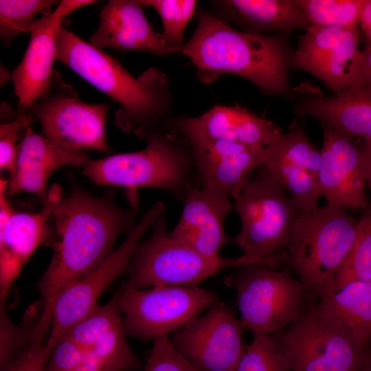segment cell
Returning <instances> with one entry per match:
<instances>
[{
    "label": "cell",
    "mask_w": 371,
    "mask_h": 371,
    "mask_svg": "<svg viewBox=\"0 0 371 371\" xmlns=\"http://www.w3.org/2000/svg\"><path fill=\"white\" fill-rule=\"evenodd\" d=\"M135 209L124 210L112 191L96 196L73 183L49 219L45 244L52 260L38 283L43 301L40 319L51 323L54 304L70 284L98 268L115 250L121 234L137 221Z\"/></svg>",
    "instance_id": "6da1fadb"
},
{
    "label": "cell",
    "mask_w": 371,
    "mask_h": 371,
    "mask_svg": "<svg viewBox=\"0 0 371 371\" xmlns=\"http://www.w3.org/2000/svg\"><path fill=\"white\" fill-rule=\"evenodd\" d=\"M197 25L181 52L196 69L199 80L210 84L221 75L250 81L267 94L290 92L291 52L289 33L254 34L234 29L204 9L196 13Z\"/></svg>",
    "instance_id": "7a4b0ae2"
},
{
    "label": "cell",
    "mask_w": 371,
    "mask_h": 371,
    "mask_svg": "<svg viewBox=\"0 0 371 371\" xmlns=\"http://www.w3.org/2000/svg\"><path fill=\"white\" fill-rule=\"evenodd\" d=\"M57 59L120 105L115 124L126 133L167 118L171 93L167 75L150 67L137 78L115 58L61 28Z\"/></svg>",
    "instance_id": "3957f363"
},
{
    "label": "cell",
    "mask_w": 371,
    "mask_h": 371,
    "mask_svg": "<svg viewBox=\"0 0 371 371\" xmlns=\"http://www.w3.org/2000/svg\"><path fill=\"white\" fill-rule=\"evenodd\" d=\"M133 133L146 141L143 150L89 159L82 174L98 186L157 188L182 202L188 188L200 184L188 140L168 134L159 123Z\"/></svg>",
    "instance_id": "277c9868"
},
{
    "label": "cell",
    "mask_w": 371,
    "mask_h": 371,
    "mask_svg": "<svg viewBox=\"0 0 371 371\" xmlns=\"http://www.w3.org/2000/svg\"><path fill=\"white\" fill-rule=\"evenodd\" d=\"M358 220L328 205L297 214L286 253L288 269L319 300L335 291V278L350 251Z\"/></svg>",
    "instance_id": "5b68a950"
},
{
    "label": "cell",
    "mask_w": 371,
    "mask_h": 371,
    "mask_svg": "<svg viewBox=\"0 0 371 371\" xmlns=\"http://www.w3.org/2000/svg\"><path fill=\"white\" fill-rule=\"evenodd\" d=\"M151 235L141 241L126 273L124 290L161 286H198L207 278L226 269L249 263H265L279 268L283 255L256 258L208 257L172 238L167 231L165 216L153 225Z\"/></svg>",
    "instance_id": "8992f818"
},
{
    "label": "cell",
    "mask_w": 371,
    "mask_h": 371,
    "mask_svg": "<svg viewBox=\"0 0 371 371\" xmlns=\"http://www.w3.org/2000/svg\"><path fill=\"white\" fill-rule=\"evenodd\" d=\"M292 371H362L369 348L324 313L312 295L297 318L272 335Z\"/></svg>",
    "instance_id": "52a82bcc"
},
{
    "label": "cell",
    "mask_w": 371,
    "mask_h": 371,
    "mask_svg": "<svg viewBox=\"0 0 371 371\" xmlns=\"http://www.w3.org/2000/svg\"><path fill=\"white\" fill-rule=\"evenodd\" d=\"M232 269L224 283L236 291L239 318L252 334L273 335L283 330L313 295L288 268L249 263Z\"/></svg>",
    "instance_id": "ba28073f"
},
{
    "label": "cell",
    "mask_w": 371,
    "mask_h": 371,
    "mask_svg": "<svg viewBox=\"0 0 371 371\" xmlns=\"http://www.w3.org/2000/svg\"><path fill=\"white\" fill-rule=\"evenodd\" d=\"M233 199L241 222L233 243L244 255L271 258L287 249L297 213L284 190L264 168Z\"/></svg>",
    "instance_id": "9c48e42d"
},
{
    "label": "cell",
    "mask_w": 371,
    "mask_h": 371,
    "mask_svg": "<svg viewBox=\"0 0 371 371\" xmlns=\"http://www.w3.org/2000/svg\"><path fill=\"white\" fill-rule=\"evenodd\" d=\"M119 289L124 330L142 341L169 337L218 302L214 292L199 286Z\"/></svg>",
    "instance_id": "30bf717a"
},
{
    "label": "cell",
    "mask_w": 371,
    "mask_h": 371,
    "mask_svg": "<svg viewBox=\"0 0 371 371\" xmlns=\"http://www.w3.org/2000/svg\"><path fill=\"white\" fill-rule=\"evenodd\" d=\"M110 107L79 99L78 91L55 69L49 89L28 112L39 122L43 135L62 148L109 154L105 126Z\"/></svg>",
    "instance_id": "8fae6325"
},
{
    "label": "cell",
    "mask_w": 371,
    "mask_h": 371,
    "mask_svg": "<svg viewBox=\"0 0 371 371\" xmlns=\"http://www.w3.org/2000/svg\"><path fill=\"white\" fill-rule=\"evenodd\" d=\"M165 212L164 203H154L127 234L121 245L98 268L70 284L59 294L52 308L47 344L54 347L72 327L99 306L102 293L117 278L126 274L142 238Z\"/></svg>",
    "instance_id": "7c38bea8"
},
{
    "label": "cell",
    "mask_w": 371,
    "mask_h": 371,
    "mask_svg": "<svg viewBox=\"0 0 371 371\" xmlns=\"http://www.w3.org/2000/svg\"><path fill=\"white\" fill-rule=\"evenodd\" d=\"M244 330L234 311L217 302L169 339L196 371H235L246 347Z\"/></svg>",
    "instance_id": "4fadbf2b"
},
{
    "label": "cell",
    "mask_w": 371,
    "mask_h": 371,
    "mask_svg": "<svg viewBox=\"0 0 371 371\" xmlns=\"http://www.w3.org/2000/svg\"><path fill=\"white\" fill-rule=\"evenodd\" d=\"M361 59L358 29L311 25L292 52L291 63L336 93L359 85Z\"/></svg>",
    "instance_id": "5bb4252c"
},
{
    "label": "cell",
    "mask_w": 371,
    "mask_h": 371,
    "mask_svg": "<svg viewBox=\"0 0 371 371\" xmlns=\"http://www.w3.org/2000/svg\"><path fill=\"white\" fill-rule=\"evenodd\" d=\"M323 128L321 161L317 175L327 204L364 210L371 205L366 194L370 153L326 124Z\"/></svg>",
    "instance_id": "9a60e30c"
},
{
    "label": "cell",
    "mask_w": 371,
    "mask_h": 371,
    "mask_svg": "<svg viewBox=\"0 0 371 371\" xmlns=\"http://www.w3.org/2000/svg\"><path fill=\"white\" fill-rule=\"evenodd\" d=\"M95 2L62 0L52 12L36 19L23 57L11 73L19 110L29 111L50 87L64 19L75 10Z\"/></svg>",
    "instance_id": "2e32d148"
},
{
    "label": "cell",
    "mask_w": 371,
    "mask_h": 371,
    "mask_svg": "<svg viewBox=\"0 0 371 371\" xmlns=\"http://www.w3.org/2000/svg\"><path fill=\"white\" fill-rule=\"evenodd\" d=\"M168 134L189 142L218 140L265 148L282 133L271 122L240 106H213L202 115L161 122Z\"/></svg>",
    "instance_id": "e0dca14e"
},
{
    "label": "cell",
    "mask_w": 371,
    "mask_h": 371,
    "mask_svg": "<svg viewBox=\"0 0 371 371\" xmlns=\"http://www.w3.org/2000/svg\"><path fill=\"white\" fill-rule=\"evenodd\" d=\"M231 197L216 190L191 186L186 194L181 217L169 232L175 240L208 257H218L233 238L227 235L224 221L232 205Z\"/></svg>",
    "instance_id": "ac0fdd59"
},
{
    "label": "cell",
    "mask_w": 371,
    "mask_h": 371,
    "mask_svg": "<svg viewBox=\"0 0 371 371\" xmlns=\"http://www.w3.org/2000/svg\"><path fill=\"white\" fill-rule=\"evenodd\" d=\"M190 144L200 186L232 199L265 159V148L218 140Z\"/></svg>",
    "instance_id": "d6986e66"
},
{
    "label": "cell",
    "mask_w": 371,
    "mask_h": 371,
    "mask_svg": "<svg viewBox=\"0 0 371 371\" xmlns=\"http://www.w3.org/2000/svg\"><path fill=\"white\" fill-rule=\"evenodd\" d=\"M61 186L49 188L43 207L36 212H14L0 232V303L5 302L10 287L23 266L49 236V219L63 198Z\"/></svg>",
    "instance_id": "ffe728a7"
},
{
    "label": "cell",
    "mask_w": 371,
    "mask_h": 371,
    "mask_svg": "<svg viewBox=\"0 0 371 371\" xmlns=\"http://www.w3.org/2000/svg\"><path fill=\"white\" fill-rule=\"evenodd\" d=\"M89 159L85 151L63 149L30 125L17 146L16 166L8 178L6 194L32 193L43 203L49 179L56 170L67 166L83 168Z\"/></svg>",
    "instance_id": "44dd1931"
},
{
    "label": "cell",
    "mask_w": 371,
    "mask_h": 371,
    "mask_svg": "<svg viewBox=\"0 0 371 371\" xmlns=\"http://www.w3.org/2000/svg\"><path fill=\"white\" fill-rule=\"evenodd\" d=\"M143 0H110L101 10L100 20L89 43L102 49L142 51L165 56L177 52L156 33L143 12Z\"/></svg>",
    "instance_id": "7402d4cb"
},
{
    "label": "cell",
    "mask_w": 371,
    "mask_h": 371,
    "mask_svg": "<svg viewBox=\"0 0 371 371\" xmlns=\"http://www.w3.org/2000/svg\"><path fill=\"white\" fill-rule=\"evenodd\" d=\"M213 14L240 31L264 35L271 32L289 33L306 30L311 24L298 0L210 1Z\"/></svg>",
    "instance_id": "603a6c76"
},
{
    "label": "cell",
    "mask_w": 371,
    "mask_h": 371,
    "mask_svg": "<svg viewBox=\"0 0 371 371\" xmlns=\"http://www.w3.org/2000/svg\"><path fill=\"white\" fill-rule=\"evenodd\" d=\"M297 114L311 115L322 124L351 138H360L371 153V83H363L335 93L302 103Z\"/></svg>",
    "instance_id": "cb8c5ba5"
},
{
    "label": "cell",
    "mask_w": 371,
    "mask_h": 371,
    "mask_svg": "<svg viewBox=\"0 0 371 371\" xmlns=\"http://www.w3.org/2000/svg\"><path fill=\"white\" fill-rule=\"evenodd\" d=\"M322 311L337 322L363 346L371 341V281L355 280L318 301Z\"/></svg>",
    "instance_id": "d4e9b609"
},
{
    "label": "cell",
    "mask_w": 371,
    "mask_h": 371,
    "mask_svg": "<svg viewBox=\"0 0 371 371\" xmlns=\"http://www.w3.org/2000/svg\"><path fill=\"white\" fill-rule=\"evenodd\" d=\"M122 321L85 350L75 371H139L142 366L131 348Z\"/></svg>",
    "instance_id": "484cf974"
},
{
    "label": "cell",
    "mask_w": 371,
    "mask_h": 371,
    "mask_svg": "<svg viewBox=\"0 0 371 371\" xmlns=\"http://www.w3.org/2000/svg\"><path fill=\"white\" fill-rule=\"evenodd\" d=\"M287 193L297 214L311 212L319 208L322 196L317 174L293 165L267 161L262 165Z\"/></svg>",
    "instance_id": "4316f807"
},
{
    "label": "cell",
    "mask_w": 371,
    "mask_h": 371,
    "mask_svg": "<svg viewBox=\"0 0 371 371\" xmlns=\"http://www.w3.org/2000/svg\"><path fill=\"white\" fill-rule=\"evenodd\" d=\"M267 161L287 163L317 174L321 153L303 130L293 128L285 133L282 132L265 148Z\"/></svg>",
    "instance_id": "83f0119b"
},
{
    "label": "cell",
    "mask_w": 371,
    "mask_h": 371,
    "mask_svg": "<svg viewBox=\"0 0 371 371\" xmlns=\"http://www.w3.org/2000/svg\"><path fill=\"white\" fill-rule=\"evenodd\" d=\"M371 281V205L362 210L355 243L335 278V291L346 283Z\"/></svg>",
    "instance_id": "f1b7e54d"
},
{
    "label": "cell",
    "mask_w": 371,
    "mask_h": 371,
    "mask_svg": "<svg viewBox=\"0 0 371 371\" xmlns=\"http://www.w3.org/2000/svg\"><path fill=\"white\" fill-rule=\"evenodd\" d=\"M58 1L52 0H1L0 38L10 47L19 35L30 32L38 14L51 13V8Z\"/></svg>",
    "instance_id": "f546056e"
},
{
    "label": "cell",
    "mask_w": 371,
    "mask_h": 371,
    "mask_svg": "<svg viewBox=\"0 0 371 371\" xmlns=\"http://www.w3.org/2000/svg\"><path fill=\"white\" fill-rule=\"evenodd\" d=\"M311 25L358 29L362 0H298Z\"/></svg>",
    "instance_id": "4dcf8cb0"
},
{
    "label": "cell",
    "mask_w": 371,
    "mask_h": 371,
    "mask_svg": "<svg viewBox=\"0 0 371 371\" xmlns=\"http://www.w3.org/2000/svg\"><path fill=\"white\" fill-rule=\"evenodd\" d=\"M144 6L151 7L161 17L167 43L181 52L185 43L183 32L195 13V0H143Z\"/></svg>",
    "instance_id": "1f68e13d"
},
{
    "label": "cell",
    "mask_w": 371,
    "mask_h": 371,
    "mask_svg": "<svg viewBox=\"0 0 371 371\" xmlns=\"http://www.w3.org/2000/svg\"><path fill=\"white\" fill-rule=\"evenodd\" d=\"M235 371H292L272 335L253 333Z\"/></svg>",
    "instance_id": "d6a6232c"
},
{
    "label": "cell",
    "mask_w": 371,
    "mask_h": 371,
    "mask_svg": "<svg viewBox=\"0 0 371 371\" xmlns=\"http://www.w3.org/2000/svg\"><path fill=\"white\" fill-rule=\"evenodd\" d=\"M45 337L36 324L27 327L14 324L6 313L5 304L0 303V369L30 345Z\"/></svg>",
    "instance_id": "836d02e7"
},
{
    "label": "cell",
    "mask_w": 371,
    "mask_h": 371,
    "mask_svg": "<svg viewBox=\"0 0 371 371\" xmlns=\"http://www.w3.org/2000/svg\"><path fill=\"white\" fill-rule=\"evenodd\" d=\"M34 118L30 112L19 109L14 120L0 125V170L8 172L10 176L16 166L18 142Z\"/></svg>",
    "instance_id": "e575fe53"
},
{
    "label": "cell",
    "mask_w": 371,
    "mask_h": 371,
    "mask_svg": "<svg viewBox=\"0 0 371 371\" xmlns=\"http://www.w3.org/2000/svg\"><path fill=\"white\" fill-rule=\"evenodd\" d=\"M153 346L142 371H196L175 350L169 337L153 341Z\"/></svg>",
    "instance_id": "d590c367"
},
{
    "label": "cell",
    "mask_w": 371,
    "mask_h": 371,
    "mask_svg": "<svg viewBox=\"0 0 371 371\" xmlns=\"http://www.w3.org/2000/svg\"><path fill=\"white\" fill-rule=\"evenodd\" d=\"M53 347L39 339L34 342L0 371H46Z\"/></svg>",
    "instance_id": "8d00e7d4"
},
{
    "label": "cell",
    "mask_w": 371,
    "mask_h": 371,
    "mask_svg": "<svg viewBox=\"0 0 371 371\" xmlns=\"http://www.w3.org/2000/svg\"><path fill=\"white\" fill-rule=\"evenodd\" d=\"M85 350L69 336H63L53 347L46 371H75Z\"/></svg>",
    "instance_id": "74e56055"
},
{
    "label": "cell",
    "mask_w": 371,
    "mask_h": 371,
    "mask_svg": "<svg viewBox=\"0 0 371 371\" xmlns=\"http://www.w3.org/2000/svg\"><path fill=\"white\" fill-rule=\"evenodd\" d=\"M359 25L367 38V43L371 44V0H362Z\"/></svg>",
    "instance_id": "f35d334b"
},
{
    "label": "cell",
    "mask_w": 371,
    "mask_h": 371,
    "mask_svg": "<svg viewBox=\"0 0 371 371\" xmlns=\"http://www.w3.org/2000/svg\"><path fill=\"white\" fill-rule=\"evenodd\" d=\"M363 83H371V44L368 43L362 50L360 69L359 85Z\"/></svg>",
    "instance_id": "ab89813d"
},
{
    "label": "cell",
    "mask_w": 371,
    "mask_h": 371,
    "mask_svg": "<svg viewBox=\"0 0 371 371\" xmlns=\"http://www.w3.org/2000/svg\"><path fill=\"white\" fill-rule=\"evenodd\" d=\"M1 118H12L13 117V110L8 104L3 102L1 106Z\"/></svg>",
    "instance_id": "60d3db41"
},
{
    "label": "cell",
    "mask_w": 371,
    "mask_h": 371,
    "mask_svg": "<svg viewBox=\"0 0 371 371\" xmlns=\"http://www.w3.org/2000/svg\"><path fill=\"white\" fill-rule=\"evenodd\" d=\"M362 371H371V341L369 346L366 362Z\"/></svg>",
    "instance_id": "b9f144b4"
},
{
    "label": "cell",
    "mask_w": 371,
    "mask_h": 371,
    "mask_svg": "<svg viewBox=\"0 0 371 371\" xmlns=\"http://www.w3.org/2000/svg\"><path fill=\"white\" fill-rule=\"evenodd\" d=\"M367 187L371 192V153H370V159L367 172Z\"/></svg>",
    "instance_id": "7bdbcfd3"
}]
</instances>
